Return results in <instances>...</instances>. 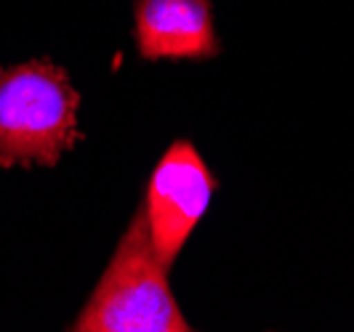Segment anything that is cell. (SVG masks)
Segmentation results:
<instances>
[{
	"label": "cell",
	"instance_id": "1",
	"mask_svg": "<svg viewBox=\"0 0 354 332\" xmlns=\"http://www.w3.org/2000/svg\"><path fill=\"white\" fill-rule=\"evenodd\" d=\"M77 109L64 67L48 59L0 67V168L59 165L83 141Z\"/></svg>",
	"mask_w": 354,
	"mask_h": 332
},
{
	"label": "cell",
	"instance_id": "2",
	"mask_svg": "<svg viewBox=\"0 0 354 332\" xmlns=\"http://www.w3.org/2000/svg\"><path fill=\"white\" fill-rule=\"evenodd\" d=\"M75 332H189L178 311L168 268L158 258L147 218L139 210L118 242L86 309L72 322Z\"/></svg>",
	"mask_w": 354,
	"mask_h": 332
},
{
	"label": "cell",
	"instance_id": "3",
	"mask_svg": "<svg viewBox=\"0 0 354 332\" xmlns=\"http://www.w3.org/2000/svg\"><path fill=\"white\" fill-rule=\"evenodd\" d=\"M216 186L218 181L200 157L195 144L184 139L174 141L155 165L142 213L152 247L165 268L176 263L181 247L187 245L189 234L211 205Z\"/></svg>",
	"mask_w": 354,
	"mask_h": 332
},
{
	"label": "cell",
	"instance_id": "4",
	"mask_svg": "<svg viewBox=\"0 0 354 332\" xmlns=\"http://www.w3.org/2000/svg\"><path fill=\"white\" fill-rule=\"evenodd\" d=\"M133 40L147 61H203L221 51L211 0H133Z\"/></svg>",
	"mask_w": 354,
	"mask_h": 332
}]
</instances>
